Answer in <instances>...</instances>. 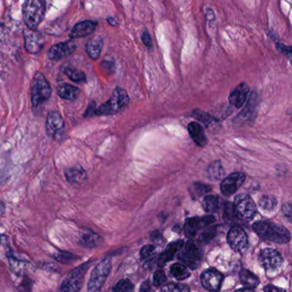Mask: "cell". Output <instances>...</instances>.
Returning <instances> with one entry per match:
<instances>
[{
    "mask_svg": "<svg viewBox=\"0 0 292 292\" xmlns=\"http://www.w3.org/2000/svg\"><path fill=\"white\" fill-rule=\"evenodd\" d=\"M256 234L265 240L274 243H287L290 240V234L286 228L268 221H257L253 225Z\"/></svg>",
    "mask_w": 292,
    "mask_h": 292,
    "instance_id": "obj_1",
    "label": "cell"
},
{
    "mask_svg": "<svg viewBox=\"0 0 292 292\" xmlns=\"http://www.w3.org/2000/svg\"><path fill=\"white\" fill-rule=\"evenodd\" d=\"M46 14V2L44 0H28L23 4V16L28 29L35 30L43 21Z\"/></svg>",
    "mask_w": 292,
    "mask_h": 292,
    "instance_id": "obj_2",
    "label": "cell"
},
{
    "mask_svg": "<svg viewBox=\"0 0 292 292\" xmlns=\"http://www.w3.org/2000/svg\"><path fill=\"white\" fill-rule=\"evenodd\" d=\"M51 94V88L48 81L42 73L36 72L31 84V101L34 111L48 101Z\"/></svg>",
    "mask_w": 292,
    "mask_h": 292,
    "instance_id": "obj_3",
    "label": "cell"
},
{
    "mask_svg": "<svg viewBox=\"0 0 292 292\" xmlns=\"http://www.w3.org/2000/svg\"><path fill=\"white\" fill-rule=\"evenodd\" d=\"M128 102L129 97L128 93L122 88H116L113 92L110 101L96 109L95 114L98 116H110L117 113L128 106Z\"/></svg>",
    "mask_w": 292,
    "mask_h": 292,
    "instance_id": "obj_4",
    "label": "cell"
},
{
    "mask_svg": "<svg viewBox=\"0 0 292 292\" xmlns=\"http://www.w3.org/2000/svg\"><path fill=\"white\" fill-rule=\"evenodd\" d=\"M233 208L237 217L245 221L252 220L256 212V206L253 200L244 194L236 197Z\"/></svg>",
    "mask_w": 292,
    "mask_h": 292,
    "instance_id": "obj_5",
    "label": "cell"
},
{
    "mask_svg": "<svg viewBox=\"0 0 292 292\" xmlns=\"http://www.w3.org/2000/svg\"><path fill=\"white\" fill-rule=\"evenodd\" d=\"M110 259L103 260L95 267L88 284V292H100L105 279L110 274Z\"/></svg>",
    "mask_w": 292,
    "mask_h": 292,
    "instance_id": "obj_6",
    "label": "cell"
},
{
    "mask_svg": "<svg viewBox=\"0 0 292 292\" xmlns=\"http://www.w3.org/2000/svg\"><path fill=\"white\" fill-rule=\"evenodd\" d=\"M88 268V263L74 269L64 279L58 292H77L80 289L84 275Z\"/></svg>",
    "mask_w": 292,
    "mask_h": 292,
    "instance_id": "obj_7",
    "label": "cell"
},
{
    "mask_svg": "<svg viewBox=\"0 0 292 292\" xmlns=\"http://www.w3.org/2000/svg\"><path fill=\"white\" fill-rule=\"evenodd\" d=\"M23 36L25 41V48L31 54H38L40 52L45 45V39L37 29L25 28L23 30Z\"/></svg>",
    "mask_w": 292,
    "mask_h": 292,
    "instance_id": "obj_8",
    "label": "cell"
},
{
    "mask_svg": "<svg viewBox=\"0 0 292 292\" xmlns=\"http://www.w3.org/2000/svg\"><path fill=\"white\" fill-rule=\"evenodd\" d=\"M65 124L61 114L57 111H51L46 118V133L51 138H57L64 132Z\"/></svg>",
    "mask_w": 292,
    "mask_h": 292,
    "instance_id": "obj_9",
    "label": "cell"
},
{
    "mask_svg": "<svg viewBox=\"0 0 292 292\" xmlns=\"http://www.w3.org/2000/svg\"><path fill=\"white\" fill-rule=\"evenodd\" d=\"M227 242L231 248L236 252H243L248 246V238L242 228L234 226L227 235Z\"/></svg>",
    "mask_w": 292,
    "mask_h": 292,
    "instance_id": "obj_10",
    "label": "cell"
},
{
    "mask_svg": "<svg viewBox=\"0 0 292 292\" xmlns=\"http://www.w3.org/2000/svg\"><path fill=\"white\" fill-rule=\"evenodd\" d=\"M179 259L183 263L190 266L191 268H197L201 260V252L193 242L189 241L184 246V249L180 252Z\"/></svg>",
    "mask_w": 292,
    "mask_h": 292,
    "instance_id": "obj_11",
    "label": "cell"
},
{
    "mask_svg": "<svg viewBox=\"0 0 292 292\" xmlns=\"http://www.w3.org/2000/svg\"><path fill=\"white\" fill-rule=\"evenodd\" d=\"M245 174L243 172H234L225 178L220 184V190L225 197L234 194L245 181Z\"/></svg>",
    "mask_w": 292,
    "mask_h": 292,
    "instance_id": "obj_12",
    "label": "cell"
},
{
    "mask_svg": "<svg viewBox=\"0 0 292 292\" xmlns=\"http://www.w3.org/2000/svg\"><path fill=\"white\" fill-rule=\"evenodd\" d=\"M259 261L266 270H276L281 266L283 258L278 251L272 248H265L260 253Z\"/></svg>",
    "mask_w": 292,
    "mask_h": 292,
    "instance_id": "obj_13",
    "label": "cell"
},
{
    "mask_svg": "<svg viewBox=\"0 0 292 292\" xmlns=\"http://www.w3.org/2000/svg\"><path fill=\"white\" fill-rule=\"evenodd\" d=\"M222 274L216 270H207L201 276L202 286L210 291H219L222 284Z\"/></svg>",
    "mask_w": 292,
    "mask_h": 292,
    "instance_id": "obj_14",
    "label": "cell"
},
{
    "mask_svg": "<svg viewBox=\"0 0 292 292\" xmlns=\"http://www.w3.org/2000/svg\"><path fill=\"white\" fill-rule=\"evenodd\" d=\"M77 44L73 41L54 45L48 51V57L51 60H59L72 54L76 49Z\"/></svg>",
    "mask_w": 292,
    "mask_h": 292,
    "instance_id": "obj_15",
    "label": "cell"
},
{
    "mask_svg": "<svg viewBox=\"0 0 292 292\" xmlns=\"http://www.w3.org/2000/svg\"><path fill=\"white\" fill-rule=\"evenodd\" d=\"M215 219L212 216H206L204 218H191L188 219L184 225V232L188 238H193L197 231L202 228L210 225L215 221Z\"/></svg>",
    "mask_w": 292,
    "mask_h": 292,
    "instance_id": "obj_16",
    "label": "cell"
},
{
    "mask_svg": "<svg viewBox=\"0 0 292 292\" xmlns=\"http://www.w3.org/2000/svg\"><path fill=\"white\" fill-rule=\"evenodd\" d=\"M249 88L246 83H242L237 86L229 95V101L231 105L235 106L236 108H240L245 103L246 99L248 96Z\"/></svg>",
    "mask_w": 292,
    "mask_h": 292,
    "instance_id": "obj_17",
    "label": "cell"
},
{
    "mask_svg": "<svg viewBox=\"0 0 292 292\" xmlns=\"http://www.w3.org/2000/svg\"><path fill=\"white\" fill-rule=\"evenodd\" d=\"M97 24L96 22L83 21L77 24L72 29L70 37L71 38H79L89 35L94 32Z\"/></svg>",
    "mask_w": 292,
    "mask_h": 292,
    "instance_id": "obj_18",
    "label": "cell"
},
{
    "mask_svg": "<svg viewBox=\"0 0 292 292\" xmlns=\"http://www.w3.org/2000/svg\"><path fill=\"white\" fill-rule=\"evenodd\" d=\"M188 130L189 134L194 141L195 143L199 146L203 147L207 143V138L205 137L204 131L202 129V127L198 123L192 122L188 125Z\"/></svg>",
    "mask_w": 292,
    "mask_h": 292,
    "instance_id": "obj_19",
    "label": "cell"
},
{
    "mask_svg": "<svg viewBox=\"0 0 292 292\" xmlns=\"http://www.w3.org/2000/svg\"><path fill=\"white\" fill-rule=\"evenodd\" d=\"M184 246V242L183 241H176L174 243H171L166 247V250L161 254L160 258H159V265L163 266L164 264L168 261H171L174 258V256L176 255L178 251L180 250Z\"/></svg>",
    "mask_w": 292,
    "mask_h": 292,
    "instance_id": "obj_20",
    "label": "cell"
},
{
    "mask_svg": "<svg viewBox=\"0 0 292 292\" xmlns=\"http://www.w3.org/2000/svg\"><path fill=\"white\" fill-rule=\"evenodd\" d=\"M56 91H57L58 95L66 101L76 100L79 96V92H80L79 88L74 87V86L70 85V84H67V83L59 85Z\"/></svg>",
    "mask_w": 292,
    "mask_h": 292,
    "instance_id": "obj_21",
    "label": "cell"
},
{
    "mask_svg": "<svg viewBox=\"0 0 292 292\" xmlns=\"http://www.w3.org/2000/svg\"><path fill=\"white\" fill-rule=\"evenodd\" d=\"M87 54L93 60H97L99 57L102 48V40L101 37L95 36L87 42Z\"/></svg>",
    "mask_w": 292,
    "mask_h": 292,
    "instance_id": "obj_22",
    "label": "cell"
},
{
    "mask_svg": "<svg viewBox=\"0 0 292 292\" xmlns=\"http://www.w3.org/2000/svg\"><path fill=\"white\" fill-rule=\"evenodd\" d=\"M61 71L74 83H85L87 81V77L84 72L81 70H78L76 68L73 67L71 65H64L61 68Z\"/></svg>",
    "mask_w": 292,
    "mask_h": 292,
    "instance_id": "obj_23",
    "label": "cell"
},
{
    "mask_svg": "<svg viewBox=\"0 0 292 292\" xmlns=\"http://www.w3.org/2000/svg\"><path fill=\"white\" fill-rule=\"evenodd\" d=\"M256 109H257V96L253 93V95L251 94V99L245 108L243 109V111L241 112L240 116L248 121H252V119L256 118V112H257Z\"/></svg>",
    "mask_w": 292,
    "mask_h": 292,
    "instance_id": "obj_24",
    "label": "cell"
},
{
    "mask_svg": "<svg viewBox=\"0 0 292 292\" xmlns=\"http://www.w3.org/2000/svg\"><path fill=\"white\" fill-rule=\"evenodd\" d=\"M239 278H240V281L242 284L248 288V289H254L260 283L258 278L252 274L251 271L246 269H243L239 274Z\"/></svg>",
    "mask_w": 292,
    "mask_h": 292,
    "instance_id": "obj_25",
    "label": "cell"
},
{
    "mask_svg": "<svg viewBox=\"0 0 292 292\" xmlns=\"http://www.w3.org/2000/svg\"><path fill=\"white\" fill-rule=\"evenodd\" d=\"M67 180L71 184H79L86 179V172L80 167H73L65 171Z\"/></svg>",
    "mask_w": 292,
    "mask_h": 292,
    "instance_id": "obj_26",
    "label": "cell"
},
{
    "mask_svg": "<svg viewBox=\"0 0 292 292\" xmlns=\"http://www.w3.org/2000/svg\"><path fill=\"white\" fill-rule=\"evenodd\" d=\"M101 238L99 236L92 232V231H86L84 234L80 237L79 243L81 245L87 248H93L95 246L99 244Z\"/></svg>",
    "mask_w": 292,
    "mask_h": 292,
    "instance_id": "obj_27",
    "label": "cell"
},
{
    "mask_svg": "<svg viewBox=\"0 0 292 292\" xmlns=\"http://www.w3.org/2000/svg\"><path fill=\"white\" fill-rule=\"evenodd\" d=\"M207 174L212 180H220L225 175V171L220 161H215L207 168Z\"/></svg>",
    "mask_w": 292,
    "mask_h": 292,
    "instance_id": "obj_28",
    "label": "cell"
},
{
    "mask_svg": "<svg viewBox=\"0 0 292 292\" xmlns=\"http://www.w3.org/2000/svg\"><path fill=\"white\" fill-rule=\"evenodd\" d=\"M203 207L206 212H217L220 207V198L215 196H207L203 200Z\"/></svg>",
    "mask_w": 292,
    "mask_h": 292,
    "instance_id": "obj_29",
    "label": "cell"
},
{
    "mask_svg": "<svg viewBox=\"0 0 292 292\" xmlns=\"http://www.w3.org/2000/svg\"><path fill=\"white\" fill-rule=\"evenodd\" d=\"M171 274L175 279L183 280L190 276V271L184 265L176 263L171 266Z\"/></svg>",
    "mask_w": 292,
    "mask_h": 292,
    "instance_id": "obj_30",
    "label": "cell"
},
{
    "mask_svg": "<svg viewBox=\"0 0 292 292\" xmlns=\"http://www.w3.org/2000/svg\"><path fill=\"white\" fill-rule=\"evenodd\" d=\"M161 292H190L189 287L184 284L170 283L162 287Z\"/></svg>",
    "mask_w": 292,
    "mask_h": 292,
    "instance_id": "obj_31",
    "label": "cell"
},
{
    "mask_svg": "<svg viewBox=\"0 0 292 292\" xmlns=\"http://www.w3.org/2000/svg\"><path fill=\"white\" fill-rule=\"evenodd\" d=\"M259 204L264 210H274L277 206V201L274 197L264 196L260 200Z\"/></svg>",
    "mask_w": 292,
    "mask_h": 292,
    "instance_id": "obj_32",
    "label": "cell"
},
{
    "mask_svg": "<svg viewBox=\"0 0 292 292\" xmlns=\"http://www.w3.org/2000/svg\"><path fill=\"white\" fill-rule=\"evenodd\" d=\"M133 289V284L128 279H121L113 288V292H131Z\"/></svg>",
    "mask_w": 292,
    "mask_h": 292,
    "instance_id": "obj_33",
    "label": "cell"
},
{
    "mask_svg": "<svg viewBox=\"0 0 292 292\" xmlns=\"http://www.w3.org/2000/svg\"><path fill=\"white\" fill-rule=\"evenodd\" d=\"M166 274L162 270H158L154 274V284L156 286L163 284L164 282L166 281Z\"/></svg>",
    "mask_w": 292,
    "mask_h": 292,
    "instance_id": "obj_34",
    "label": "cell"
},
{
    "mask_svg": "<svg viewBox=\"0 0 292 292\" xmlns=\"http://www.w3.org/2000/svg\"><path fill=\"white\" fill-rule=\"evenodd\" d=\"M277 48L280 52H283L287 59L289 60V62L292 65V47H288V46H284V45L278 43L276 45Z\"/></svg>",
    "mask_w": 292,
    "mask_h": 292,
    "instance_id": "obj_35",
    "label": "cell"
},
{
    "mask_svg": "<svg viewBox=\"0 0 292 292\" xmlns=\"http://www.w3.org/2000/svg\"><path fill=\"white\" fill-rule=\"evenodd\" d=\"M54 258L56 259V261L62 262V263H69L70 261H73L74 256L69 253L61 252V253L56 254Z\"/></svg>",
    "mask_w": 292,
    "mask_h": 292,
    "instance_id": "obj_36",
    "label": "cell"
},
{
    "mask_svg": "<svg viewBox=\"0 0 292 292\" xmlns=\"http://www.w3.org/2000/svg\"><path fill=\"white\" fill-rule=\"evenodd\" d=\"M155 253V248L152 245L143 246L141 248L140 256L143 259L150 258Z\"/></svg>",
    "mask_w": 292,
    "mask_h": 292,
    "instance_id": "obj_37",
    "label": "cell"
},
{
    "mask_svg": "<svg viewBox=\"0 0 292 292\" xmlns=\"http://www.w3.org/2000/svg\"><path fill=\"white\" fill-rule=\"evenodd\" d=\"M282 212L288 220L292 221V203H286L282 207Z\"/></svg>",
    "mask_w": 292,
    "mask_h": 292,
    "instance_id": "obj_38",
    "label": "cell"
},
{
    "mask_svg": "<svg viewBox=\"0 0 292 292\" xmlns=\"http://www.w3.org/2000/svg\"><path fill=\"white\" fill-rule=\"evenodd\" d=\"M142 41H143V44L145 45L146 47H152V42H151V38L147 30H144L143 34H142Z\"/></svg>",
    "mask_w": 292,
    "mask_h": 292,
    "instance_id": "obj_39",
    "label": "cell"
},
{
    "mask_svg": "<svg viewBox=\"0 0 292 292\" xmlns=\"http://www.w3.org/2000/svg\"><path fill=\"white\" fill-rule=\"evenodd\" d=\"M264 292H286L285 289L279 288V287L274 286V285H267L264 288Z\"/></svg>",
    "mask_w": 292,
    "mask_h": 292,
    "instance_id": "obj_40",
    "label": "cell"
},
{
    "mask_svg": "<svg viewBox=\"0 0 292 292\" xmlns=\"http://www.w3.org/2000/svg\"><path fill=\"white\" fill-rule=\"evenodd\" d=\"M150 286H149V284L146 282V283H143L141 286L140 292H150Z\"/></svg>",
    "mask_w": 292,
    "mask_h": 292,
    "instance_id": "obj_41",
    "label": "cell"
},
{
    "mask_svg": "<svg viewBox=\"0 0 292 292\" xmlns=\"http://www.w3.org/2000/svg\"><path fill=\"white\" fill-rule=\"evenodd\" d=\"M235 292H254L251 289H248V288H244V289H238L236 290Z\"/></svg>",
    "mask_w": 292,
    "mask_h": 292,
    "instance_id": "obj_42",
    "label": "cell"
},
{
    "mask_svg": "<svg viewBox=\"0 0 292 292\" xmlns=\"http://www.w3.org/2000/svg\"><path fill=\"white\" fill-rule=\"evenodd\" d=\"M115 21H116L115 18H111V17H110V18L108 19V22L110 23V24L113 25V26H116V25H117V24H115Z\"/></svg>",
    "mask_w": 292,
    "mask_h": 292,
    "instance_id": "obj_43",
    "label": "cell"
}]
</instances>
